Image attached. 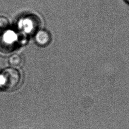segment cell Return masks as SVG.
Returning <instances> with one entry per match:
<instances>
[{
    "mask_svg": "<svg viewBox=\"0 0 129 129\" xmlns=\"http://www.w3.org/2000/svg\"><path fill=\"white\" fill-rule=\"evenodd\" d=\"M127 1H129V0H127Z\"/></svg>",
    "mask_w": 129,
    "mask_h": 129,
    "instance_id": "obj_5",
    "label": "cell"
},
{
    "mask_svg": "<svg viewBox=\"0 0 129 129\" xmlns=\"http://www.w3.org/2000/svg\"><path fill=\"white\" fill-rule=\"evenodd\" d=\"M10 26V22L8 19L3 16H0V33L5 32Z\"/></svg>",
    "mask_w": 129,
    "mask_h": 129,
    "instance_id": "obj_4",
    "label": "cell"
},
{
    "mask_svg": "<svg viewBox=\"0 0 129 129\" xmlns=\"http://www.w3.org/2000/svg\"><path fill=\"white\" fill-rule=\"evenodd\" d=\"M22 79L20 72L15 68H8L0 73V88L5 91H12L20 85Z\"/></svg>",
    "mask_w": 129,
    "mask_h": 129,
    "instance_id": "obj_1",
    "label": "cell"
},
{
    "mask_svg": "<svg viewBox=\"0 0 129 129\" xmlns=\"http://www.w3.org/2000/svg\"><path fill=\"white\" fill-rule=\"evenodd\" d=\"M8 62L13 68L20 67L23 64V58L19 54H13L9 57Z\"/></svg>",
    "mask_w": 129,
    "mask_h": 129,
    "instance_id": "obj_3",
    "label": "cell"
},
{
    "mask_svg": "<svg viewBox=\"0 0 129 129\" xmlns=\"http://www.w3.org/2000/svg\"><path fill=\"white\" fill-rule=\"evenodd\" d=\"M35 40L38 45L45 46L50 42V35L47 31L41 30L36 33L35 36Z\"/></svg>",
    "mask_w": 129,
    "mask_h": 129,
    "instance_id": "obj_2",
    "label": "cell"
}]
</instances>
